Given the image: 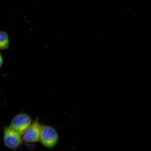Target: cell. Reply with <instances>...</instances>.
Listing matches in <instances>:
<instances>
[{"label": "cell", "instance_id": "cell-2", "mask_svg": "<svg viewBox=\"0 0 151 151\" xmlns=\"http://www.w3.org/2000/svg\"><path fill=\"white\" fill-rule=\"evenodd\" d=\"M3 141L6 147L15 150L22 144V135L9 126H5L3 130Z\"/></svg>", "mask_w": 151, "mask_h": 151}, {"label": "cell", "instance_id": "cell-5", "mask_svg": "<svg viewBox=\"0 0 151 151\" xmlns=\"http://www.w3.org/2000/svg\"><path fill=\"white\" fill-rule=\"evenodd\" d=\"M9 47V40L8 33L0 30V50H8Z\"/></svg>", "mask_w": 151, "mask_h": 151}, {"label": "cell", "instance_id": "cell-4", "mask_svg": "<svg viewBox=\"0 0 151 151\" xmlns=\"http://www.w3.org/2000/svg\"><path fill=\"white\" fill-rule=\"evenodd\" d=\"M42 125L37 121L32 123L22 135V140L28 143H35L40 141Z\"/></svg>", "mask_w": 151, "mask_h": 151}, {"label": "cell", "instance_id": "cell-6", "mask_svg": "<svg viewBox=\"0 0 151 151\" xmlns=\"http://www.w3.org/2000/svg\"><path fill=\"white\" fill-rule=\"evenodd\" d=\"M4 61V57L1 52H0V68L2 66Z\"/></svg>", "mask_w": 151, "mask_h": 151}, {"label": "cell", "instance_id": "cell-1", "mask_svg": "<svg viewBox=\"0 0 151 151\" xmlns=\"http://www.w3.org/2000/svg\"><path fill=\"white\" fill-rule=\"evenodd\" d=\"M58 139V134L54 128L51 126L42 125L40 141L43 146L51 149L55 146Z\"/></svg>", "mask_w": 151, "mask_h": 151}, {"label": "cell", "instance_id": "cell-3", "mask_svg": "<svg viewBox=\"0 0 151 151\" xmlns=\"http://www.w3.org/2000/svg\"><path fill=\"white\" fill-rule=\"evenodd\" d=\"M32 123V120L29 115L20 113L14 116L9 126L22 135Z\"/></svg>", "mask_w": 151, "mask_h": 151}]
</instances>
